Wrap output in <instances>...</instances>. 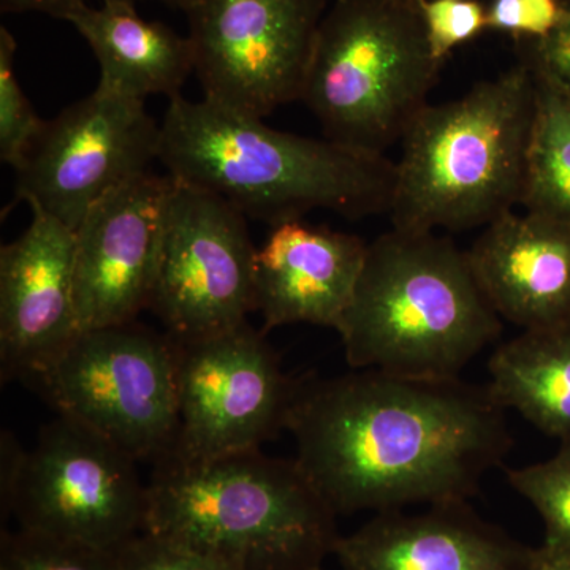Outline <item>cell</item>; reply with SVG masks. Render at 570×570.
<instances>
[{
  "mask_svg": "<svg viewBox=\"0 0 570 570\" xmlns=\"http://www.w3.org/2000/svg\"><path fill=\"white\" fill-rule=\"evenodd\" d=\"M17 40L0 28V159L17 170L47 121H41L14 71Z\"/></svg>",
  "mask_w": 570,
  "mask_h": 570,
  "instance_id": "obj_23",
  "label": "cell"
},
{
  "mask_svg": "<svg viewBox=\"0 0 570 570\" xmlns=\"http://www.w3.org/2000/svg\"><path fill=\"white\" fill-rule=\"evenodd\" d=\"M159 163L171 178L272 227L313 209L348 219L389 214L396 184L387 156L281 132L262 118L181 96L170 99L160 126Z\"/></svg>",
  "mask_w": 570,
  "mask_h": 570,
  "instance_id": "obj_2",
  "label": "cell"
},
{
  "mask_svg": "<svg viewBox=\"0 0 570 570\" xmlns=\"http://www.w3.org/2000/svg\"><path fill=\"white\" fill-rule=\"evenodd\" d=\"M178 347L179 426L170 459L261 450L287 430L298 379L285 376L264 330L246 321Z\"/></svg>",
  "mask_w": 570,
  "mask_h": 570,
  "instance_id": "obj_10",
  "label": "cell"
},
{
  "mask_svg": "<svg viewBox=\"0 0 570 570\" xmlns=\"http://www.w3.org/2000/svg\"><path fill=\"white\" fill-rule=\"evenodd\" d=\"M367 243L303 219L272 227L255 255V311L264 332L288 324L336 330L354 296Z\"/></svg>",
  "mask_w": 570,
  "mask_h": 570,
  "instance_id": "obj_17",
  "label": "cell"
},
{
  "mask_svg": "<svg viewBox=\"0 0 570 570\" xmlns=\"http://www.w3.org/2000/svg\"><path fill=\"white\" fill-rule=\"evenodd\" d=\"M409 2L415 3V6H419L420 9H423V6H425L426 0H409Z\"/></svg>",
  "mask_w": 570,
  "mask_h": 570,
  "instance_id": "obj_32",
  "label": "cell"
},
{
  "mask_svg": "<svg viewBox=\"0 0 570 570\" xmlns=\"http://www.w3.org/2000/svg\"><path fill=\"white\" fill-rule=\"evenodd\" d=\"M170 175L137 176L75 228V299L82 332L137 322L151 302Z\"/></svg>",
  "mask_w": 570,
  "mask_h": 570,
  "instance_id": "obj_13",
  "label": "cell"
},
{
  "mask_svg": "<svg viewBox=\"0 0 570 570\" xmlns=\"http://www.w3.org/2000/svg\"><path fill=\"white\" fill-rule=\"evenodd\" d=\"M328 0H193L194 73L205 100L264 119L302 99Z\"/></svg>",
  "mask_w": 570,
  "mask_h": 570,
  "instance_id": "obj_9",
  "label": "cell"
},
{
  "mask_svg": "<svg viewBox=\"0 0 570 570\" xmlns=\"http://www.w3.org/2000/svg\"><path fill=\"white\" fill-rule=\"evenodd\" d=\"M422 14L431 52L441 63L456 47L489 29L487 7L479 0H426Z\"/></svg>",
  "mask_w": 570,
  "mask_h": 570,
  "instance_id": "obj_24",
  "label": "cell"
},
{
  "mask_svg": "<svg viewBox=\"0 0 570 570\" xmlns=\"http://www.w3.org/2000/svg\"><path fill=\"white\" fill-rule=\"evenodd\" d=\"M159 149L142 100L96 88L45 124L17 168V195L75 230L100 198L151 171Z\"/></svg>",
  "mask_w": 570,
  "mask_h": 570,
  "instance_id": "obj_12",
  "label": "cell"
},
{
  "mask_svg": "<svg viewBox=\"0 0 570 570\" xmlns=\"http://www.w3.org/2000/svg\"><path fill=\"white\" fill-rule=\"evenodd\" d=\"M491 396L543 434L570 433V322L523 332L493 352Z\"/></svg>",
  "mask_w": 570,
  "mask_h": 570,
  "instance_id": "obj_19",
  "label": "cell"
},
{
  "mask_svg": "<svg viewBox=\"0 0 570 570\" xmlns=\"http://www.w3.org/2000/svg\"><path fill=\"white\" fill-rule=\"evenodd\" d=\"M442 63L409 0H335L318 28L302 99L325 138L381 154L428 105Z\"/></svg>",
  "mask_w": 570,
  "mask_h": 570,
  "instance_id": "obj_6",
  "label": "cell"
},
{
  "mask_svg": "<svg viewBox=\"0 0 570 570\" xmlns=\"http://www.w3.org/2000/svg\"><path fill=\"white\" fill-rule=\"evenodd\" d=\"M174 179L165 205L153 311L178 343L235 328L255 311V249L245 214Z\"/></svg>",
  "mask_w": 570,
  "mask_h": 570,
  "instance_id": "obj_8",
  "label": "cell"
},
{
  "mask_svg": "<svg viewBox=\"0 0 570 570\" xmlns=\"http://www.w3.org/2000/svg\"><path fill=\"white\" fill-rule=\"evenodd\" d=\"M534 75L520 58L456 100L428 104L404 134L389 216L397 230H471L521 205Z\"/></svg>",
  "mask_w": 570,
  "mask_h": 570,
  "instance_id": "obj_5",
  "label": "cell"
},
{
  "mask_svg": "<svg viewBox=\"0 0 570 570\" xmlns=\"http://www.w3.org/2000/svg\"><path fill=\"white\" fill-rule=\"evenodd\" d=\"M508 480L542 517L546 539L540 549L570 551V433L560 438V449L551 459L509 469Z\"/></svg>",
  "mask_w": 570,
  "mask_h": 570,
  "instance_id": "obj_21",
  "label": "cell"
},
{
  "mask_svg": "<svg viewBox=\"0 0 570 570\" xmlns=\"http://www.w3.org/2000/svg\"><path fill=\"white\" fill-rule=\"evenodd\" d=\"M86 3H88L86 0H0V11L2 13L33 11V13H43L48 17L59 18V20L70 21V18Z\"/></svg>",
  "mask_w": 570,
  "mask_h": 570,
  "instance_id": "obj_29",
  "label": "cell"
},
{
  "mask_svg": "<svg viewBox=\"0 0 570 570\" xmlns=\"http://www.w3.org/2000/svg\"><path fill=\"white\" fill-rule=\"evenodd\" d=\"M28 450L21 448L18 439L9 430L0 433V510L2 521L13 517L14 499L24 471Z\"/></svg>",
  "mask_w": 570,
  "mask_h": 570,
  "instance_id": "obj_28",
  "label": "cell"
},
{
  "mask_svg": "<svg viewBox=\"0 0 570 570\" xmlns=\"http://www.w3.org/2000/svg\"><path fill=\"white\" fill-rule=\"evenodd\" d=\"M145 530L228 570H317L337 513L295 459L261 450L154 464Z\"/></svg>",
  "mask_w": 570,
  "mask_h": 570,
  "instance_id": "obj_3",
  "label": "cell"
},
{
  "mask_svg": "<svg viewBox=\"0 0 570 570\" xmlns=\"http://www.w3.org/2000/svg\"><path fill=\"white\" fill-rule=\"evenodd\" d=\"M116 553L124 570H228L146 531L127 540Z\"/></svg>",
  "mask_w": 570,
  "mask_h": 570,
  "instance_id": "obj_26",
  "label": "cell"
},
{
  "mask_svg": "<svg viewBox=\"0 0 570 570\" xmlns=\"http://www.w3.org/2000/svg\"><path fill=\"white\" fill-rule=\"evenodd\" d=\"M69 22L99 61L104 91L142 102L156 94L174 99L194 73L189 37L142 20L130 0H102L97 9L86 3Z\"/></svg>",
  "mask_w": 570,
  "mask_h": 570,
  "instance_id": "obj_18",
  "label": "cell"
},
{
  "mask_svg": "<svg viewBox=\"0 0 570 570\" xmlns=\"http://www.w3.org/2000/svg\"><path fill=\"white\" fill-rule=\"evenodd\" d=\"M501 330L502 318L480 288L468 250L436 232L392 227L367 243L336 332L354 370L460 377Z\"/></svg>",
  "mask_w": 570,
  "mask_h": 570,
  "instance_id": "obj_4",
  "label": "cell"
},
{
  "mask_svg": "<svg viewBox=\"0 0 570 570\" xmlns=\"http://www.w3.org/2000/svg\"><path fill=\"white\" fill-rule=\"evenodd\" d=\"M0 570H124L116 550L51 538L39 532H3Z\"/></svg>",
  "mask_w": 570,
  "mask_h": 570,
  "instance_id": "obj_22",
  "label": "cell"
},
{
  "mask_svg": "<svg viewBox=\"0 0 570 570\" xmlns=\"http://www.w3.org/2000/svg\"><path fill=\"white\" fill-rule=\"evenodd\" d=\"M562 6L566 7V9H570V0H561Z\"/></svg>",
  "mask_w": 570,
  "mask_h": 570,
  "instance_id": "obj_33",
  "label": "cell"
},
{
  "mask_svg": "<svg viewBox=\"0 0 570 570\" xmlns=\"http://www.w3.org/2000/svg\"><path fill=\"white\" fill-rule=\"evenodd\" d=\"M521 58L570 86V9L564 21L540 40L519 41Z\"/></svg>",
  "mask_w": 570,
  "mask_h": 570,
  "instance_id": "obj_27",
  "label": "cell"
},
{
  "mask_svg": "<svg viewBox=\"0 0 570 570\" xmlns=\"http://www.w3.org/2000/svg\"><path fill=\"white\" fill-rule=\"evenodd\" d=\"M568 9L561 0H491L487 28L517 41L540 40L564 21Z\"/></svg>",
  "mask_w": 570,
  "mask_h": 570,
  "instance_id": "obj_25",
  "label": "cell"
},
{
  "mask_svg": "<svg viewBox=\"0 0 570 570\" xmlns=\"http://www.w3.org/2000/svg\"><path fill=\"white\" fill-rule=\"evenodd\" d=\"M130 2H135V0H130ZM164 2L171 3V6L178 7V9L186 11L187 7L193 3V0H164Z\"/></svg>",
  "mask_w": 570,
  "mask_h": 570,
  "instance_id": "obj_31",
  "label": "cell"
},
{
  "mask_svg": "<svg viewBox=\"0 0 570 570\" xmlns=\"http://www.w3.org/2000/svg\"><path fill=\"white\" fill-rule=\"evenodd\" d=\"M528 63L535 107L521 206L570 223V86Z\"/></svg>",
  "mask_w": 570,
  "mask_h": 570,
  "instance_id": "obj_20",
  "label": "cell"
},
{
  "mask_svg": "<svg viewBox=\"0 0 570 570\" xmlns=\"http://www.w3.org/2000/svg\"><path fill=\"white\" fill-rule=\"evenodd\" d=\"M0 249V374L33 377L81 335L75 299V230L40 208Z\"/></svg>",
  "mask_w": 570,
  "mask_h": 570,
  "instance_id": "obj_14",
  "label": "cell"
},
{
  "mask_svg": "<svg viewBox=\"0 0 570 570\" xmlns=\"http://www.w3.org/2000/svg\"><path fill=\"white\" fill-rule=\"evenodd\" d=\"M530 570H570V551L549 553L538 549Z\"/></svg>",
  "mask_w": 570,
  "mask_h": 570,
  "instance_id": "obj_30",
  "label": "cell"
},
{
  "mask_svg": "<svg viewBox=\"0 0 570 570\" xmlns=\"http://www.w3.org/2000/svg\"><path fill=\"white\" fill-rule=\"evenodd\" d=\"M317 570H325L324 568L317 569Z\"/></svg>",
  "mask_w": 570,
  "mask_h": 570,
  "instance_id": "obj_34",
  "label": "cell"
},
{
  "mask_svg": "<svg viewBox=\"0 0 570 570\" xmlns=\"http://www.w3.org/2000/svg\"><path fill=\"white\" fill-rule=\"evenodd\" d=\"M287 431L337 515L468 501L512 449L489 387L374 370L299 377Z\"/></svg>",
  "mask_w": 570,
  "mask_h": 570,
  "instance_id": "obj_1",
  "label": "cell"
},
{
  "mask_svg": "<svg viewBox=\"0 0 570 570\" xmlns=\"http://www.w3.org/2000/svg\"><path fill=\"white\" fill-rule=\"evenodd\" d=\"M178 351L138 322L86 330L29 385L61 417L154 466L178 436Z\"/></svg>",
  "mask_w": 570,
  "mask_h": 570,
  "instance_id": "obj_7",
  "label": "cell"
},
{
  "mask_svg": "<svg viewBox=\"0 0 570 570\" xmlns=\"http://www.w3.org/2000/svg\"><path fill=\"white\" fill-rule=\"evenodd\" d=\"M535 551L456 501L376 513L341 535L333 557L343 570H530Z\"/></svg>",
  "mask_w": 570,
  "mask_h": 570,
  "instance_id": "obj_15",
  "label": "cell"
},
{
  "mask_svg": "<svg viewBox=\"0 0 570 570\" xmlns=\"http://www.w3.org/2000/svg\"><path fill=\"white\" fill-rule=\"evenodd\" d=\"M475 279L502 321L523 332L570 322V223L505 213L468 250Z\"/></svg>",
  "mask_w": 570,
  "mask_h": 570,
  "instance_id": "obj_16",
  "label": "cell"
},
{
  "mask_svg": "<svg viewBox=\"0 0 570 570\" xmlns=\"http://www.w3.org/2000/svg\"><path fill=\"white\" fill-rule=\"evenodd\" d=\"M137 463L58 415L26 456L13 517L21 530L116 550L145 530L148 487Z\"/></svg>",
  "mask_w": 570,
  "mask_h": 570,
  "instance_id": "obj_11",
  "label": "cell"
}]
</instances>
